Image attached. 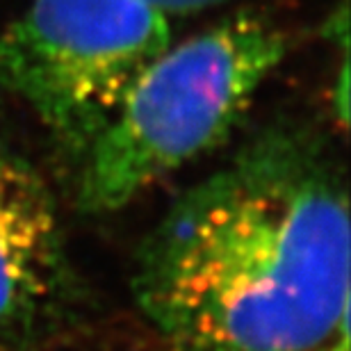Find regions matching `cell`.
Returning a JSON list of instances; mask_svg holds the SVG:
<instances>
[{
	"label": "cell",
	"mask_w": 351,
	"mask_h": 351,
	"mask_svg": "<svg viewBox=\"0 0 351 351\" xmlns=\"http://www.w3.org/2000/svg\"><path fill=\"white\" fill-rule=\"evenodd\" d=\"M156 7H160L167 14H187V12H201L213 5L226 3V0H149Z\"/></svg>",
	"instance_id": "5"
},
{
	"label": "cell",
	"mask_w": 351,
	"mask_h": 351,
	"mask_svg": "<svg viewBox=\"0 0 351 351\" xmlns=\"http://www.w3.org/2000/svg\"><path fill=\"white\" fill-rule=\"evenodd\" d=\"M78 304V278L51 189L0 137V351L51 338Z\"/></svg>",
	"instance_id": "4"
},
{
	"label": "cell",
	"mask_w": 351,
	"mask_h": 351,
	"mask_svg": "<svg viewBox=\"0 0 351 351\" xmlns=\"http://www.w3.org/2000/svg\"><path fill=\"white\" fill-rule=\"evenodd\" d=\"M171 351H322L349 326V201L308 137H258L182 194L137 254Z\"/></svg>",
	"instance_id": "1"
},
{
	"label": "cell",
	"mask_w": 351,
	"mask_h": 351,
	"mask_svg": "<svg viewBox=\"0 0 351 351\" xmlns=\"http://www.w3.org/2000/svg\"><path fill=\"white\" fill-rule=\"evenodd\" d=\"M149 0H32L0 30V91L80 160L135 78L169 46Z\"/></svg>",
	"instance_id": "3"
},
{
	"label": "cell",
	"mask_w": 351,
	"mask_h": 351,
	"mask_svg": "<svg viewBox=\"0 0 351 351\" xmlns=\"http://www.w3.org/2000/svg\"><path fill=\"white\" fill-rule=\"evenodd\" d=\"M322 351H349V326L340 328V331L335 333V338Z\"/></svg>",
	"instance_id": "6"
},
{
	"label": "cell",
	"mask_w": 351,
	"mask_h": 351,
	"mask_svg": "<svg viewBox=\"0 0 351 351\" xmlns=\"http://www.w3.org/2000/svg\"><path fill=\"white\" fill-rule=\"evenodd\" d=\"M285 53L287 32L258 12L233 14L167 46L137 75L80 160V206L87 213L119 210L219 146Z\"/></svg>",
	"instance_id": "2"
}]
</instances>
